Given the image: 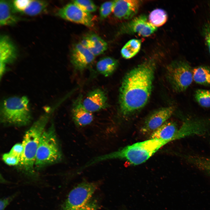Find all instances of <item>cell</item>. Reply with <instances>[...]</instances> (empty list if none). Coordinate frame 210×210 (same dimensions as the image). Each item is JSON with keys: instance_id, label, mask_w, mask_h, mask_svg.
<instances>
[{"instance_id": "1", "label": "cell", "mask_w": 210, "mask_h": 210, "mask_svg": "<svg viewBox=\"0 0 210 210\" xmlns=\"http://www.w3.org/2000/svg\"><path fill=\"white\" fill-rule=\"evenodd\" d=\"M155 61L148 60L130 71L122 81L119 92L120 111L130 115L143 107L151 93L155 68Z\"/></svg>"}, {"instance_id": "2", "label": "cell", "mask_w": 210, "mask_h": 210, "mask_svg": "<svg viewBox=\"0 0 210 210\" xmlns=\"http://www.w3.org/2000/svg\"><path fill=\"white\" fill-rule=\"evenodd\" d=\"M162 139H151L127 146L116 151L97 157L90 161L91 165L111 159L125 160L134 165L143 163L163 146L169 142Z\"/></svg>"}, {"instance_id": "3", "label": "cell", "mask_w": 210, "mask_h": 210, "mask_svg": "<svg viewBox=\"0 0 210 210\" xmlns=\"http://www.w3.org/2000/svg\"><path fill=\"white\" fill-rule=\"evenodd\" d=\"M57 107L47 110L26 132L22 143L24 152L19 163L26 173L30 175L34 173L36 156L40 140L50 116Z\"/></svg>"}, {"instance_id": "4", "label": "cell", "mask_w": 210, "mask_h": 210, "mask_svg": "<svg viewBox=\"0 0 210 210\" xmlns=\"http://www.w3.org/2000/svg\"><path fill=\"white\" fill-rule=\"evenodd\" d=\"M0 114L3 122L18 125L29 123L31 119L29 101L26 96H13L2 102Z\"/></svg>"}, {"instance_id": "5", "label": "cell", "mask_w": 210, "mask_h": 210, "mask_svg": "<svg viewBox=\"0 0 210 210\" xmlns=\"http://www.w3.org/2000/svg\"><path fill=\"white\" fill-rule=\"evenodd\" d=\"M62 153L53 126L44 130L37 151L35 165L41 168L60 160Z\"/></svg>"}, {"instance_id": "6", "label": "cell", "mask_w": 210, "mask_h": 210, "mask_svg": "<svg viewBox=\"0 0 210 210\" xmlns=\"http://www.w3.org/2000/svg\"><path fill=\"white\" fill-rule=\"evenodd\" d=\"M98 187L96 183H80L69 192L60 210H79L91 200Z\"/></svg>"}, {"instance_id": "7", "label": "cell", "mask_w": 210, "mask_h": 210, "mask_svg": "<svg viewBox=\"0 0 210 210\" xmlns=\"http://www.w3.org/2000/svg\"><path fill=\"white\" fill-rule=\"evenodd\" d=\"M167 73L172 86L178 92L185 90L193 80L192 70L185 61L179 60L172 63L167 67Z\"/></svg>"}, {"instance_id": "8", "label": "cell", "mask_w": 210, "mask_h": 210, "mask_svg": "<svg viewBox=\"0 0 210 210\" xmlns=\"http://www.w3.org/2000/svg\"><path fill=\"white\" fill-rule=\"evenodd\" d=\"M56 15L65 20L88 27L94 25V18L90 13L81 9L73 2L69 3L57 10Z\"/></svg>"}, {"instance_id": "9", "label": "cell", "mask_w": 210, "mask_h": 210, "mask_svg": "<svg viewBox=\"0 0 210 210\" xmlns=\"http://www.w3.org/2000/svg\"><path fill=\"white\" fill-rule=\"evenodd\" d=\"M174 111L172 106H168L153 113L145 120L141 130L144 134H151L167 121Z\"/></svg>"}, {"instance_id": "10", "label": "cell", "mask_w": 210, "mask_h": 210, "mask_svg": "<svg viewBox=\"0 0 210 210\" xmlns=\"http://www.w3.org/2000/svg\"><path fill=\"white\" fill-rule=\"evenodd\" d=\"M95 56L80 43L74 45L70 54L71 62L75 68L82 71L91 64Z\"/></svg>"}, {"instance_id": "11", "label": "cell", "mask_w": 210, "mask_h": 210, "mask_svg": "<svg viewBox=\"0 0 210 210\" xmlns=\"http://www.w3.org/2000/svg\"><path fill=\"white\" fill-rule=\"evenodd\" d=\"M136 0H115L113 13L119 19L127 20L132 18L137 12L141 4Z\"/></svg>"}, {"instance_id": "12", "label": "cell", "mask_w": 210, "mask_h": 210, "mask_svg": "<svg viewBox=\"0 0 210 210\" xmlns=\"http://www.w3.org/2000/svg\"><path fill=\"white\" fill-rule=\"evenodd\" d=\"M83 104L85 108L91 113L105 109L108 106L105 92L99 88L90 92L83 101Z\"/></svg>"}, {"instance_id": "13", "label": "cell", "mask_w": 210, "mask_h": 210, "mask_svg": "<svg viewBox=\"0 0 210 210\" xmlns=\"http://www.w3.org/2000/svg\"><path fill=\"white\" fill-rule=\"evenodd\" d=\"M16 49L9 38L2 36L0 39V74H4L6 65L11 63L16 57Z\"/></svg>"}, {"instance_id": "14", "label": "cell", "mask_w": 210, "mask_h": 210, "mask_svg": "<svg viewBox=\"0 0 210 210\" xmlns=\"http://www.w3.org/2000/svg\"><path fill=\"white\" fill-rule=\"evenodd\" d=\"M82 99V95L80 94L74 102L71 109L73 120L75 123L79 126L90 124L93 119L92 113L84 106Z\"/></svg>"}, {"instance_id": "15", "label": "cell", "mask_w": 210, "mask_h": 210, "mask_svg": "<svg viewBox=\"0 0 210 210\" xmlns=\"http://www.w3.org/2000/svg\"><path fill=\"white\" fill-rule=\"evenodd\" d=\"M127 29L130 32L144 37H148L154 33L157 28L153 25L145 15H142L133 19L128 24Z\"/></svg>"}, {"instance_id": "16", "label": "cell", "mask_w": 210, "mask_h": 210, "mask_svg": "<svg viewBox=\"0 0 210 210\" xmlns=\"http://www.w3.org/2000/svg\"><path fill=\"white\" fill-rule=\"evenodd\" d=\"M80 43L95 56L102 54L108 48L107 43L94 33L87 34L83 38Z\"/></svg>"}, {"instance_id": "17", "label": "cell", "mask_w": 210, "mask_h": 210, "mask_svg": "<svg viewBox=\"0 0 210 210\" xmlns=\"http://www.w3.org/2000/svg\"><path fill=\"white\" fill-rule=\"evenodd\" d=\"M178 129L174 122L167 121L151 134V139H162L169 142L177 140Z\"/></svg>"}, {"instance_id": "18", "label": "cell", "mask_w": 210, "mask_h": 210, "mask_svg": "<svg viewBox=\"0 0 210 210\" xmlns=\"http://www.w3.org/2000/svg\"><path fill=\"white\" fill-rule=\"evenodd\" d=\"M15 12L12 2L5 0L0 1V25H10L16 23L19 18L14 14Z\"/></svg>"}, {"instance_id": "19", "label": "cell", "mask_w": 210, "mask_h": 210, "mask_svg": "<svg viewBox=\"0 0 210 210\" xmlns=\"http://www.w3.org/2000/svg\"><path fill=\"white\" fill-rule=\"evenodd\" d=\"M118 63L115 59L106 57L100 59L97 63L96 68L100 74L105 77L111 75L116 69Z\"/></svg>"}, {"instance_id": "20", "label": "cell", "mask_w": 210, "mask_h": 210, "mask_svg": "<svg viewBox=\"0 0 210 210\" xmlns=\"http://www.w3.org/2000/svg\"><path fill=\"white\" fill-rule=\"evenodd\" d=\"M184 158L189 163L210 176V157L184 155Z\"/></svg>"}, {"instance_id": "21", "label": "cell", "mask_w": 210, "mask_h": 210, "mask_svg": "<svg viewBox=\"0 0 210 210\" xmlns=\"http://www.w3.org/2000/svg\"><path fill=\"white\" fill-rule=\"evenodd\" d=\"M48 3L45 1L29 0L22 13L29 16L38 15L47 9Z\"/></svg>"}, {"instance_id": "22", "label": "cell", "mask_w": 210, "mask_h": 210, "mask_svg": "<svg viewBox=\"0 0 210 210\" xmlns=\"http://www.w3.org/2000/svg\"><path fill=\"white\" fill-rule=\"evenodd\" d=\"M193 80L200 84L210 85V68L200 66L192 70Z\"/></svg>"}, {"instance_id": "23", "label": "cell", "mask_w": 210, "mask_h": 210, "mask_svg": "<svg viewBox=\"0 0 210 210\" xmlns=\"http://www.w3.org/2000/svg\"><path fill=\"white\" fill-rule=\"evenodd\" d=\"M141 40L133 39L127 42L121 50L122 57L126 59L131 58L139 51L141 45Z\"/></svg>"}, {"instance_id": "24", "label": "cell", "mask_w": 210, "mask_h": 210, "mask_svg": "<svg viewBox=\"0 0 210 210\" xmlns=\"http://www.w3.org/2000/svg\"><path fill=\"white\" fill-rule=\"evenodd\" d=\"M168 18L167 14L164 10L156 9L149 14V22L154 26L157 27L163 25L166 22Z\"/></svg>"}, {"instance_id": "25", "label": "cell", "mask_w": 210, "mask_h": 210, "mask_svg": "<svg viewBox=\"0 0 210 210\" xmlns=\"http://www.w3.org/2000/svg\"><path fill=\"white\" fill-rule=\"evenodd\" d=\"M195 98L198 103L202 106L210 107V90L199 89L195 92Z\"/></svg>"}, {"instance_id": "26", "label": "cell", "mask_w": 210, "mask_h": 210, "mask_svg": "<svg viewBox=\"0 0 210 210\" xmlns=\"http://www.w3.org/2000/svg\"><path fill=\"white\" fill-rule=\"evenodd\" d=\"M73 2L83 10L89 13L95 12L97 9V6L91 0H76L73 1Z\"/></svg>"}, {"instance_id": "27", "label": "cell", "mask_w": 210, "mask_h": 210, "mask_svg": "<svg viewBox=\"0 0 210 210\" xmlns=\"http://www.w3.org/2000/svg\"><path fill=\"white\" fill-rule=\"evenodd\" d=\"M209 11V17L202 27V33L210 54V4Z\"/></svg>"}, {"instance_id": "28", "label": "cell", "mask_w": 210, "mask_h": 210, "mask_svg": "<svg viewBox=\"0 0 210 210\" xmlns=\"http://www.w3.org/2000/svg\"><path fill=\"white\" fill-rule=\"evenodd\" d=\"M115 0L108 1L103 3L99 9L100 18L103 19L108 16L113 12Z\"/></svg>"}, {"instance_id": "29", "label": "cell", "mask_w": 210, "mask_h": 210, "mask_svg": "<svg viewBox=\"0 0 210 210\" xmlns=\"http://www.w3.org/2000/svg\"><path fill=\"white\" fill-rule=\"evenodd\" d=\"M2 159L5 163L9 165L14 166L19 164L20 158L9 152L3 155Z\"/></svg>"}, {"instance_id": "30", "label": "cell", "mask_w": 210, "mask_h": 210, "mask_svg": "<svg viewBox=\"0 0 210 210\" xmlns=\"http://www.w3.org/2000/svg\"><path fill=\"white\" fill-rule=\"evenodd\" d=\"M23 152L24 147L22 143H17L15 144L12 147L9 152L20 158L21 159Z\"/></svg>"}, {"instance_id": "31", "label": "cell", "mask_w": 210, "mask_h": 210, "mask_svg": "<svg viewBox=\"0 0 210 210\" xmlns=\"http://www.w3.org/2000/svg\"><path fill=\"white\" fill-rule=\"evenodd\" d=\"M17 193L14 194L6 197L1 199L0 202V210H4L12 201L15 197Z\"/></svg>"}, {"instance_id": "32", "label": "cell", "mask_w": 210, "mask_h": 210, "mask_svg": "<svg viewBox=\"0 0 210 210\" xmlns=\"http://www.w3.org/2000/svg\"><path fill=\"white\" fill-rule=\"evenodd\" d=\"M98 203L95 200H91L85 206L79 210H97Z\"/></svg>"}]
</instances>
